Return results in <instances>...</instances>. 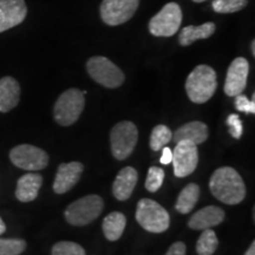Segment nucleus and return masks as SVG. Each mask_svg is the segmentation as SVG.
<instances>
[{"label": "nucleus", "mask_w": 255, "mask_h": 255, "mask_svg": "<svg viewBox=\"0 0 255 255\" xmlns=\"http://www.w3.org/2000/svg\"><path fill=\"white\" fill-rule=\"evenodd\" d=\"M186 252H187L186 245H184L183 242L177 241L171 245L167 253H165V255H186Z\"/></svg>", "instance_id": "obj_31"}, {"label": "nucleus", "mask_w": 255, "mask_h": 255, "mask_svg": "<svg viewBox=\"0 0 255 255\" xmlns=\"http://www.w3.org/2000/svg\"><path fill=\"white\" fill-rule=\"evenodd\" d=\"M209 189L216 199L226 205H238L246 196V186L240 174L231 167L219 168L213 173Z\"/></svg>", "instance_id": "obj_1"}, {"label": "nucleus", "mask_w": 255, "mask_h": 255, "mask_svg": "<svg viewBox=\"0 0 255 255\" xmlns=\"http://www.w3.org/2000/svg\"><path fill=\"white\" fill-rule=\"evenodd\" d=\"M6 232V225L5 222L2 221V219L0 218V235H2Z\"/></svg>", "instance_id": "obj_34"}, {"label": "nucleus", "mask_w": 255, "mask_h": 255, "mask_svg": "<svg viewBox=\"0 0 255 255\" xmlns=\"http://www.w3.org/2000/svg\"><path fill=\"white\" fill-rule=\"evenodd\" d=\"M83 164L81 162L62 163L57 170L53 191L57 194H65L77 184L83 173Z\"/></svg>", "instance_id": "obj_14"}, {"label": "nucleus", "mask_w": 255, "mask_h": 255, "mask_svg": "<svg viewBox=\"0 0 255 255\" xmlns=\"http://www.w3.org/2000/svg\"><path fill=\"white\" fill-rule=\"evenodd\" d=\"M85 107V97L78 89L64 91L53 108V117L59 126L69 127L76 123Z\"/></svg>", "instance_id": "obj_3"}, {"label": "nucleus", "mask_w": 255, "mask_h": 255, "mask_svg": "<svg viewBox=\"0 0 255 255\" xmlns=\"http://www.w3.org/2000/svg\"><path fill=\"white\" fill-rule=\"evenodd\" d=\"M218 88L215 70L209 65L196 66L186 81V91L189 100L195 104L208 102Z\"/></svg>", "instance_id": "obj_2"}, {"label": "nucleus", "mask_w": 255, "mask_h": 255, "mask_svg": "<svg viewBox=\"0 0 255 255\" xmlns=\"http://www.w3.org/2000/svg\"><path fill=\"white\" fill-rule=\"evenodd\" d=\"M26 250V242L21 239H0V255H20Z\"/></svg>", "instance_id": "obj_26"}, {"label": "nucleus", "mask_w": 255, "mask_h": 255, "mask_svg": "<svg viewBox=\"0 0 255 255\" xmlns=\"http://www.w3.org/2000/svg\"><path fill=\"white\" fill-rule=\"evenodd\" d=\"M209 136L208 127L205 123L194 121L184 124L173 133V138L175 143L181 141H188L194 143V144H202L203 142L207 141Z\"/></svg>", "instance_id": "obj_18"}, {"label": "nucleus", "mask_w": 255, "mask_h": 255, "mask_svg": "<svg viewBox=\"0 0 255 255\" xmlns=\"http://www.w3.org/2000/svg\"><path fill=\"white\" fill-rule=\"evenodd\" d=\"M127 226V218L123 213L113 212L109 215L105 216L103 220L104 237L109 241H117L123 235L124 229Z\"/></svg>", "instance_id": "obj_21"}, {"label": "nucleus", "mask_w": 255, "mask_h": 255, "mask_svg": "<svg viewBox=\"0 0 255 255\" xmlns=\"http://www.w3.org/2000/svg\"><path fill=\"white\" fill-rule=\"evenodd\" d=\"M164 170L158 167H150L148 170L145 180V188L150 193H155L162 187L164 181Z\"/></svg>", "instance_id": "obj_28"}, {"label": "nucleus", "mask_w": 255, "mask_h": 255, "mask_svg": "<svg viewBox=\"0 0 255 255\" xmlns=\"http://www.w3.org/2000/svg\"><path fill=\"white\" fill-rule=\"evenodd\" d=\"M27 15L25 0H0V33L18 26Z\"/></svg>", "instance_id": "obj_13"}, {"label": "nucleus", "mask_w": 255, "mask_h": 255, "mask_svg": "<svg viewBox=\"0 0 255 255\" xmlns=\"http://www.w3.org/2000/svg\"><path fill=\"white\" fill-rule=\"evenodd\" d=\"M9 159L15 167L27 171L43 170L49 164V155L31 144H20L9 151Z\"/></svg>", "instance_id": "obj_9"}, {"label": "nucleus", "mask_w": 255, "mask_h": 255, "mask_svg": "<svg viewBox=\"0 0 255 255\" xmlns=\"http://www.w3.org/2000/svg\"><path fill=\"white\" fill-rule=\"evenodd\" d=\"M51 255H87L81 245L71 241L57 242L52 247Z\"/></svg>", "instance_id": "obj_27"}, {"label": "nucleus", "mask_w": 255, "mask_h": 255, "mask_svg": "<svg viewBox=\"0 0 255 255\" xmlns=\"http://www.w3.org/2000/svg\"><path fill=\"white\" fill-rule=\"evenodd\" d=\"M163 151H162V156H161V163L167 165L170 164L171 161H173V150L168 146H163Z\"/></svg>", "instance_id": "obj_32"}, {"label": "nucleus", "mask_w": 255, "mask_h": 255, "mask_svg": "<svg viewBox=\"0 0 255 255\" xmlns=\"http://www.w3.org/2000/svg\"><path fill=\"white\" fill-rule=\"evenodd\" d=\"M171 139H173V132H171V130L169 129L168 127L163 126V124L156 126L154 129H152L150 135L151 150H161V149L165 146V144H168Z\"/></svg>", "instance_id": "obj_24"}, {"label": "nucleus", "mask_w": 255, "mask_h": 255, "mask_svg": "<svg viewBox=\"0 0 255 255\" xmlns=\"http://www.w3.org/2000/svg\"><path fill=\"white\" fill-rule=\"evenodd\" d=\"M227 126L229 128V133L235 139L241 138L242 132H244V127H242V121L239 117V115L232 114L227 119Z\"/></svg>", "instance_id": "obj_30"}, {"label": "nucleus", "mask_w": 255, "mask_h": 255, "mask_svg": "<svg viewBox=\"0 0 255 255\" xmlns=\"http://www.w3.org/2000/svg\"><path fill=\"white\" fill-rule=\"evenodd\" d=\"M251 47H252V55L255 56V40H252Z\"/></svg>", "instance_id": "obj_35"}, {"label": "nucleus", "mask_w": 255, "mask_h": 255, "mask_svg": "<svg viewBox=\"0 0 255 255\" xmlns=\"http://www.w3.org/2000/svg\"><path fill=\"white\" fill-rule=\"evenodd\" d=\"M136 220L143 229L150 233H163L170 226V216L159 203L150 199L138 201Z\"/></svg>", "instance_id": "obj_4"}, {"label": "nucleus", "mask_w": 255, "mask_h": 255, "mask_svg": "<svg viewBox=\"0 0 255 255\" xmlns=\"http://www.w3.org/2000/svg\"><path fill=\"white\" fill-rule=\"evenodd\" d=\"M200 197V187L195 183H189L183 188L177 197L175 209L181 214H188L196 206Z\"/></svg>", "instance_id": "obj_22"}, {"label": "nucleus", "mask_w": 255, "mask_h": 255, "mask_svg": "<svg viewBox=\"0 0 255 255\" xmlns=\"http://www.w3.org/2000/svg\"><path fill=\"white\" fill-rule=\"evenodd\" d=\"M219 247V239L213 229H205L200 235L196 244V252L199 255H213Z\"/></svg>", "instance_id": "obj_23"}, {"label": "nucleus", "mask_w": 255, "mask_h": 255, "mask_svg": "<svg viewBox=\"0 0 255 255\" xmlns=\"http://www.w3.org/2000/svg\"><path fill=\"white\" fill-rule=\"evenodd\" d=\"M138 141V130L132 122L117 123L110 133L111 151L115 158L123 161L132 154Z\"/></svg>", "instance_id": "obj_7"}, {"label": "nucleus", "mask_w": 255, "mask_h": 255, "mask_svg": "<svg viewBox=\"0 0 255 255\" xmlns=\"http://www.w3.org/2000/svg\"><path fill=\"white\" fill-rule=\"evenodd\" d=\"M41 184H43L41 175L36 173L25 174L18 180L15 197L20 202H31L37 199Z\"/></svg>", "instance_id": "obj_19"}, {"label": "nucleus", "mask_w": 255, "mask_h": 255, "mask_svg": "<svg viewBox=\"0 0 255 255\" xmlns=\"http://www.w3.org/2000/svg\"><path fill=\"white\" fill-rule=\"evenodd\" d=\"M223 220H225L223 209L216 206H208L197 210L190 218L188 226L195 231H205V229L219 226Z\"/></svg>", "instance_id": "obj_15"}, {"label": "nucleus", "mask_w": 255, "mask_h": 255, "mask_svg": "<svg viewBox=\"0 0 255 255\" xmlns=\"http://www.w3.org/2000/svg\"><path fill=\"white\" fill-rule=\"evenodd\" d=\"M250 63L244 57H238L229 65L225 82V94L229 97H235L242 94L246 89Z\"/></svg>", "instance_id": "obj_12"}, {"label": "nucleus", "mask_w": 255, "mask_h": 255, "mask_svg": "<svg viewBox=\"0 0 255 255\" xmlns=\"http://www.w3.org/2000/svg\"><path fill=\"white\" fill-rule=\"evenodd\" d=\"M20 101V85L13 77L0 79V113H8L17 107Z\"/></svg>", "instance_id": "obj_17"}, {"label": "nucleus", "mask_w": 255, "mask_h": 255, "mask_svg": "<svg viewBox=\"0 0 255 255\" xmlns=\"http://www.w3.org/2000/svg\"><path fill=\"white\" fill-rule=\"evenodd\" d=\"M139 0H103L100 12L102 20L110 26L127 23L138 8Z\"/></svg>", "instance_id": "obj_10"}, {"label": "nucleus", "mask_w": 255, "mask_h": 255, "mask_svg": "<svg viewBox=\"0 0 255 255\" xmlns=\"http://www.w3.org/2000/svg\"><path fill=\"white\" fill-rule=\"evenodd\" d=\"M174 173L176 177H186L195 171L199 163V151L197 145L188 141H181L176 143L173 151Z\"/></svg>", "instance_id": "obj_11"}, {"label": "nucleus", "mask_w": 255, "mask_h": 255, "mask_svg": "<svg viewBox=\"0 0 255 255\" xmlns=\"http://www.w3.org/2000/svg\"><path fill=\"white\" fill-rule=\"evenodd\" d=\"M194 2H203V1H206V0H193Z\"/></svg>", "instance_id": "obj_36"}, {"label": "nucleus", "mask_w": 255, "mask_h": 255, "mask_svg": "<svg viewBox=\"0 0 255 255\" xmlns=\"http://www.w3.org/2000/svg\"><path fill=\"white\" fill-rule=\"evenodd\" d=\"M245 255H255V242L254 241L252 242L251 247L248 248L246 253H245Z\"/></svg>", "instance_id": "obj_33"}, {"label": "nucleus", "mask_w": 255, "mask_h": 255, "mask_svg": "<svg viewBox=\"0 0 255 255\" xmlns=\"http://www.w3.org/2000/svg\"><path fill=\"white\" fill-rule=\"evenodd\" d=\"M87 71L90 77L104 88L116 89L124 83L126 76L116 64L102 56L91 57L87 62Z\"/></svg>", "instance_id": "obj_6"}, {"label": "nucleus", "mask_w": 255, "mask_h": 255, "mask_svg": "<svg viewBox=\"0 0 255 255\" xmlns=\"http://www.w3.org/2000/svg\"><path fill=\"white\" fill-rule=\"evenodd\" d=\"M248 0H213L212 7L216 13H235L246 7Z\"/></svg>", "instance_id": "obj_25"}, {"label": "nucleus", "mask_w": 255, "mask_h": 255, "mask_svg": "<svg viewBox=\"0 0 255 255\" xmlns=\"http://www.w3.org/2000/svg\"><path fill=\"white\" fill-rule=\"evenodd\" d=\"M215 28V24L212 21L200 25V26L189 25V26L182 28L180 37H178V41L182 46H189L194 41L199 39H208L209 37L214 34Z\"/></svg>", "instance_id": "obj_20"}, {"label": "nucleus", "mask_w": 255, "mask_h": 255, "mask_svg": "<svg viewBox=\"0 0 255 255\" xmlns=\"http://www.w3.org/2000/svg\"><path fill=\"white\" fill-rule=\"evenodd\" d=\"M104 208L103 199L98 195H88L72 202L66 208V221L72 226H87L101 215Z\"/></svg>", "instance_id": "obj_5"}, {"label": "nucleus", "mask_w": 255, "mask_h": 255, "mask_svg": "<svg viewBox=\"0 0 255 255\" xmlns=\"http://www.w3.org/2000/svg\"><path fill=\"white\" fill-rule=\"evenodd\" d=\"M182 23V9L176 2H168L149 21V31L155 37H171Z\"/></svg>", "instance_id": "obj_8"}, {"label": "nucleus", "mask_w": 255, "mask_h": 255, "mask_svg": "<svg viewBox=\"0 0 255 255\" xmlns=\"http://www.w3.org/2000/svg\"><path fill=\"white\" fill-rule=\"evenodd\" d=\"M138 175L135 168L126 167L120 171L113 184V194L119 201H127L135 189Z\"/></svg>", "instance_id": "obj_16"}, {"label": "nucleus", "mask_w": 255, "mask_h": 255, "mask_svg": "<svg viewBox=\"0 0 255 255\" xmlns=\"http://www.w3.org/2000/svg\"><path fill=\"white\" fill-rule=\"evenodd\" d=\"M235 108L240 113L255 114V95H253L252 101L248 100L245 95H237L235 96Z\"/></svg>", "instance_id": "obj_29"}]
</instances>
